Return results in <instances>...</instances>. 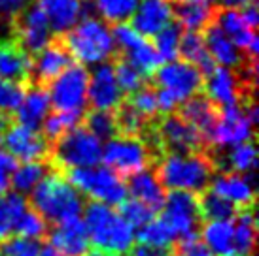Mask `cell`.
<instances>
[{"label": "cell", "mask_w": 259, "mask_h": 256, "mask_svg": "<svg viewBox=\"0 0 259 256\" xmlns=\"http://www.w3.org/2000/svg\"><path fill=\"white\" fill-rule=\"evenodd\" d=\"M178 57H182L184 62L195 66L204 79L210 78L218 68L214 58L210 57V53L206 51L201 32H187V30L182 32L180 43H178Z\"/></svg>", "instance_id": "cell-25"}, {"label": "cell", "mask_w": 259, "mask_h": 256, "mask_svg": "<svg viewBox=\"0 0 259 256\" xmlns=\"http://www.w3.org/2000/svg\"><path fill=\"white\" fill-rule=\"evenodd\" d=\"M148 81L155 89H163L166 93H170L178 104L191 98L193 94L204 93L202 74L195 66L184 62V60L163 64Z\"/></svg>", "instance_id": "cell-11"}, {"label": "cell", "mask_w": 259, "mask_h": 256, "mask_svg": "<svg viewBox=\"0 0 259 256\" xmlns=\"http://www.w3.org/2000/svg\"><path fill=\"white\" fill-rule=\"evenodd\" d=\"M172 10L174 21L187 32H202L210 23H214L220 6L218 4H202V2H168Z\"/></svg>", "instance_id": "cell-23"}, {"label": "cell", "mask_w": 259, "mask_h": 256, "mask_svg": "<svg viewBox=\"0 0 259 256\" xmlns=\"http://www.w3.org/2000/svg\"><path fill=\"white\" fill-rule=\"evenodd\" d=\"M201 34L202 40H204V45H206V51L210 53V57L214 58V62L218 66L238 72L246 68L252 60H257V57H252L244 51L237 49L235 43L229 40V36L216 25V19H214V23H210Z\"/></svg>", "instance_id": "cell-16"}, {"label": "cell", "mask_w": 259, "mask_h": 256, "mask_svg": "<svg viewBox=\"0 0 259 256\" xmlns=\"http://www.w3.org/2000/svg\"><path fill=\"white\" fill-rule=\"evenodd\" d=\"M123 100H125L131 107H135L140 115H144L146 119H155L159 115L157 98H155V87L151 85L150 81H146L138 91H135V93L129 94V96H125Z\"/></svg>", "instance_id": "cell-39"}, {"label": "cell", "mask_w": 259, "mask_h": 256, "mask_svg": "<svg viewBox=\"0 0 259 256\" xmlns=\"http://www.w3.org/2000/svg\"><path fill=\"white\" fill-rule=\"evenodd\" d=\"M102 145L85 128L74 126L51 145L50 164L59 173L74 168H93L101 162Z\"/></svg>", "instance_id": "cell-5"}, {"label": "cell", "mask_w": 259, "mask_h": 256, "mask_svg": "<svg viewBox=\"0 0 259 256\" xmlns=\"http://www.w3.org/2000/svg\"><path fill=\"white\" fill-rule=\"evenodd\" d=\"M15 168H17V160L12 155H8L4 149H0V196L8 194L10 190Z\"/></svg>", "instance_id": "cell-43"}, {"label": "cell", "mask_w": 259, "mask_h": 256, "mask_svg": "<svg viewBox=\"0 0 259 256\" xmlns=\"http://www.w3.org/2000/svg\"><path fill=\"white\" fill-rule=\"evenodd\" d=\"M255 211L240 209L233 221V256H253L255 252Z\"/></svg>", "instance_id": "cell-27"}, {"label": "cell", "mask_w": 259, "mask_h": 256, "mask_svg": "<svg viewBox=\"0 0 259 256\" xmlns=\"http://www.w3.org/2000/svg\"><path fill=\"white\" fill-rule=\"evenodd\" d=\"M161 209H163V215L159 219L170 228L176 241L191 237V235H199L201 215H199L197 194L184 190H170L168 196H165Z\"/></svg>", "instance_id": "cell-10"}, {"label": "cell", "mask_w": 259, "mask_h": 256, "mask_svg": "<svg viewBox=\"0 0 259 256\" xmlns=\"http://www.w3.org/2000/svg\"><path fill=\"white\" fill-rule=\"evenodd\" d=\"M40 241H30L23 237H6L0 241V256H38Z\"/></svg>", "instance_id": "cell-41"}, {"label": "cell", "mask_w": 259, "mask_h": 256, "mask_svg": "<svg viewBox=\"0 0 259 256\" xmlns=\"http://www.w3.org/2000/svg\"><path fill=\"white\" fill-rule=\"evenodd\" d=\"M83 207V224L91 247L110 256H127L135 245V230L123 221L115 209L104 204L87 202Z\"/></svg>", "instance_id": "cell-3"}, {"label": "cell", "mask_w": 259, "mask_h": 256, "mask_svg": "<svg viewBox=\"0 0 259 256\" xmlns=\"http://www.w3.org/2000/svg\"><path fill=\"white\" fill-rule=\"evenodd\" d=\"M127 256H172L170 250L165 249H153V247H146V245H133V249L127 252Z\"/></svg>", "instance_id": "cell-45"}, {"label": "cell", "mask_w": 259, "mask_h": 256, "mask_svg": "<svg viewBox=\"0 0 259 256\" xmlns=\"http://www.w3.org/2000/svg\"><path fill=\"white\" fill-rule=\"evenodd\" d=\"M0 145L8 155L23 162H50L51 147L40 132L14 122L0 138Z\"/></svg>", "instance_id": "cell-13"}, {"label": "cell", "mask_w": 259, "mask_h": 256, "mask_svg": "<svg viewBox=\"0 0 259 256\" xmlns=\"http://www.w3.org/2000/svg\"><path fill=\"white\" fill-rule=\"evenodd\" d=\"M197 200H199V215L206 222L231 221V219H235V215L238 211L231 202L214 194L210 188H206L201 194H197Z\"/></svg>", "instance_id": "cell-30"}, {"label": "cell", "mask_w": 259, "mask_h": 256, "mask_svg": "<svg viewBox=\"0 0 259 256\" xmlns=\"http://www.w3.org/2000/svg\"><path fill=\"white\" fill-rule=\"evenodd\" d=\"M50 247L63 256H85L91 249L85 224L81 219H72L48 230Z\"/></svg>", "instance_id": "cell-19"}, {"label": "cell", "mask_w": 259, "mask_h": 256, "mask_svg": "<svg viewBox=\"0 0 259 256\" xmlns=\"http://www.w3.org/2000/svg\"><path fill=\"white\" fill-rule=\"evenodd\" d=\"M50 94L42 87L29 85L25 87V96H23L19 107L14 111V119L17 124L27 126L30 130H36L42 126V121L50 111Z\"/></svg>", "instance_id": "cell-22"}, {"label": "cell", "mask_w": 259, "mask_h": 256, "mask_svg": "<svg viewBox=\"0 0 259 256\" xmlns=\"http://www.w3.org/2000/svg\"><path fill=\"white\" fill-rule=\"evenodd\" d=\"M66 181L78 192L93 198V202L104 206H119L127 200V185L121 177L106 166H93V168H74L63 173Z\"/></svg>", "instance_id": "cell-6"}, {"label": "cell", "mask_w": 259, "mask_h": 256, "mask_svg": "<svg viewBox=\"0 0 259 256\" xmlns=\"http://www.w3.org/2000/svg\"><path fill=\"white\" fill-rule=\"evenodd\" d=\"M38 256H63V254H59L57 250L53 249V247H50V245H42V247H40V252H38Z\"/></svg>", "instance_id": "cell-49"}, {"label": "cell", "mask_w": 259, "mask_h": 256, "mask_svg": "<svg viewBox=\"0 0 259 256\" xmlns=\"http://www.w3.org/2000/svg\"><path fill=\"white\" fill-rule=\"evenodd\" d=\"M23 96H25V87L0 79V111L14 113L21 104Z\"/></svg>", "instance_id": "cell-42"}, {"label": "cell", "mask_w": 259, "mask_h": 256, "mask_svg": "<svg viewBox=\"0 0 259 256\" xmlns=\"http://www.w3.org/2000/svg\"><path fill=\"white\" fill-rule=\"evenodd\" d=\"M87 100L89 107L95 111H114L123 102V94L115 83L112 64L102 62L93 70V76L87 85Z\"/></svg>", "instance_id": "cell-17"}, {"label": "cell", "mask_w": 259, "mask_h": 256, "mask_svg": "<svg viewBox=\"0 0 259 256\" xmlns=\"http://www.w3.org/2000/svg\"><path fill=\"white\" fill-rule=\"evenodd\" d=\"M27 200L21 194H4L0 196V241L10 237L17 219L27 209Z\"/></svg>", "instance_id": "cell-34"}, {"label": "cell", "mask_w": 259, "mask_h": 256, "mask_svg": "<svg viewBox=\"0 0 259 256\" xmlns=\"http://www.w3.org/2000/svg\"><path fill=\"white\" fill-rule=\"evenodd\" d=\"M95 2V10L110 25H123L131 21L137 12L140 0H91Z\"/></svg>", "instance_id": "cell-33"}, {"label": "cell", "mask_w": 259, "mask_h": 256, "mask_svg": "<svg viewBox=\"0 0 259 256\" xmlns=\"http://www.w3.org/2000/svg\"><path fill=\"white\" fill-rule=\"evenodd\" d=\"M14 230L17 232V237L30 239V241H40L48 235V222L44 221L38 213H34L30 207L25 209V213L17 219Z\"/></svg>", "instance_id": "cell-38"}, {"label": "cell", "mask_w": 259, "mask_h": 256, "mask_svg": "<svg viewBox=\"0 0 259 256\" xmlns=\"http://www.w3.org/2000/svg\"><path fill=\"white\" fill-rule=\"evenodd\" d=\"M176 115L186 122H189L201 134L202 142L206 145V153H208L210 140H212V134H214L218 119H220V107L204 93H199L178 104Z\"/></svg>", "instance_id": "cell-15"}, {"label": "cell", "mask_w": 259, "mask_h": 256, "mask_svg": "<svg viewBox=\"0 0 259 256\" xmlns=\"http://www.w3.org/2000/svg\"><path fill=\"white\" fill-rule=\"evenodd\" d=\"M55 34H65L76 27L83 0H34Z\"/></svg>", "instance_id": "cell-24"}, {"label": "cell", "mask_w": 259, "mask_h": 256, "mask_svg": "<svg viewBox=\"0 0 259 256\" xmlns=\"http://www.w3.org/2000/svg\"><path fill=\"white\" fill-rule=\"evenodd\" d=\"M81 126L85 128L87 132H91L99 142H101V140L110 142V140L117 138L112 111H95V109H85L83 119H81Z\"/></svg>", "instance_id": "cell-36"}, {"label": "cell", "mask_w": 259, "mask_h": 256, "mask_svg": "<svg viewBox=\"0 0 259 256\" xmlns=\"http://www.w3.org/2000/svg\"><path fill=\"white\" fill-rule=\"evenodd\" d=\"M101 160L106 164L108 170L123 179L144 170H151V166H155L157 162V158L153 157V153L142 140L121 136L106 142V145L102 147Z\"/></svg>", "instance_id": "cell-7"}, {"label": "cell", "mask_w": 259, "mask_h": 256, "mask_svg": "<svg viewBox=\"0 0 259 256\" xmlns=\"http://www.w3.org/2000/svg\"><path fill=\"white\" fill-rule=\"evenodd\" d=\"M110 64H112V70H114L115 83L119 87L121 94H125V96H129V94H133L135 91H138V89L148 81L127 58L123 57L119 51L110 58ZM125 96H123V98H125Z\"/></svg>", "instance_id": "cell-31"}, {"label": "cell", "mask_w": 259, "mask_h": 256, "mask_svg": "<svg viewBox=\"0 0 259 256\" xmlns=\"http://www.w3.org/2000/svg\"><path fill=\"white\" fill-rule=\"evenodd\" d=\"M216 166L206 153L197 155H165L155 164L159 185L168 190H184L191 194L204 192L216 177Z\"/></svg>", "instance_id": "cell-2"}, {"label": "cell", "mask_w": 259, "mask_h": 256, "mask_svg": "<svg viewBox=\"0 0 259 256\" xmlns=\"http://www.w3.org/2000/svg\"><path fill=\"white\" fill-rule=\"evenodd\" d=\"M74 64V58L66 47L63 34H53L48 45L44 47L36 57H32V68H30L29 85L42 87L48 91V87L63 74V72Z\"/></svg>", "instance_id": "cell-12"}, {"label": "cell", "mask_w": 259, "mask_h": 256, "mask_svg": "<svg viewBox=\"0 0 259 256\" xmlns=\"http://www.w3.org/2000/svg\"><path fill=\"white\" fill-rule=\"evenodd\" d=\"M53 170L50 162H23L15 168L12 175V186L15 188V194H27L32 192V188L42 181L50 171Z\"/></svg>", "instance_id": "cell-32"}, {"label": "cell", "mask_w": 259, "mask_h": 256, "mask_svg": "<svg viewBox=\"0 0 259 256\" xmlns=\"http://www.w3.org/2000/svg\"><path fill=\"white\" fill-rule=\"evenodd\" d=\"M170 21L172 10L168 0H140L129 27L142 38H153Z\"/></svg>", "instance_id": "cell-20"}, {"label": "cell", "mask_w": 259, "mask_h": 256, "mask_svg": "<svg viewBox=\"0 0 259 256\" xmlns=\"http://www.w3.org/2000/svg\"><path fill=\"white\" fill-rule=\"evenodd\" d=\"M112 115H114L115 132L121 138H138V140H142V136L146 134L150 122L153 121V119H146L144 115H140L125 100L112 111Z\"/></svg>", "instance_id": "cell-29"}, {"label": "cell", "mask_w": 259, "mask_h": 256, "mask_svg": "<svg viewBox=\"0 0 259 256\" xmlns=\"http://www.w3.org/2000/svg\"><path fill=\"white\" fill-rule=\"evenodd\" d=\"M137 237L140 245L153 247V249H165V250H168V247H172L174 241H176V237L170 232V228L166 226L161 219H153L146 226L140 228Z\"/></svg>", "instance_id": "cell-35"}, {"label": "cell", "mask_w": 259, "mask_h": 256, "mask_svg": "<svg viewBox=\"0 0 259 256\" xmlns=\"http://www.w3.org/2000/svg\"><path fill=\"white\" fill-rule=\"evenodd\" d=\"M27 4H29V0H0V15L10 19L12 15L21 12Z\"/></svg>", "instance_id": "cell-44"}, {"label": "cell", "mask_w": 259, "mask_h": 256, "mask_svg": "<svg viewBox=\"0 0 259 256\" xmlns=\"http://www.w3.org/2000/svg\"><path fill=\"white\" fill-rule=\"evenodd\" d=\"M89 72L83 64L74 62L59 76L50 87L51 106L55 111H85Z\"/></svg>", "instance_id": "cell-9"}, {"label": "cell", "mask_w": 259, "mask_h": 256, "mask_svg": "<svg viewBox=\"0 0 259 256\" xmlns=\"http://www.w3.org/2000/svg\"><path fill=\"white\" fill-rule=\"evenodd\" d=\"M238 14H240V17H242V21H244L252 30L257 27L259 17H257V4H255V2L248 4V6H244V8H240Z\"/></svg>", "instance_id": "cell-46"}, {"label": "cell", "mask_w": 259, "mask_h": 256, "mask_svg": "<svg viewBox=\"0 0 259 256\" xmlns=\"http://www.w3.org/2000/svg\"><path fill=\"white\" fill-rule=\"evenodd\" d=\"M246 142H255V126L246 119L244 111L238 106L222 107L216 130L210 140L208 153L220 151L222 147H235Z\"/></svg>", "instance_id": "cell-14"}, {"label": "cell", "mask_w": 259, "mask_h": 256, "mask_svg": "<svg viewBox=\"0 0 259 256\" xmlns=\"http://www.w3.org/2000/svg\"><path fill=\"white\" fill-rule=\"evenodd\" d=\"M182 32H184V29L176 21H170L157 36H153L155 38V51L159 53L161 60L174 62L178 58V43H180Z\"/></svg>", "instance_id": "cell-37"}, {"label": "cell", "mask_w": 259, "mask_h": 256, "mask_svg": "<svg viewBox=\"0 0 259 256\" xmlns=\"http://www.w3.org/2000/svg\"><path fill=\"white\" fill-rule=\"evenodd\" d=\"M253 175H238V173H220L212 179L210 190L231 202L233 206L240 209H253L255 207V190L252 185Z\"/></svg>", "instance_id": "cell-21"}, {"label": "cell", "mask_w": 259, "mask_h": 256, "mask_svg": "<svg viewBox=\"0 0 259 256\" xmlns=\"http://www.w3.org/2000/svg\"><path fill=\"white\" fill-rule=\"evenodd\" d=\"M255 0H220L222 8H229V10H237V8H244L248 4H252Z\"/></svg>", "instance_id": "cell-48"}, {"label": "cell", "mask_w": 259, "mask_h": 256, "mask_svg": "<svg viewBox=\"0 0 259 256\" xmlns=\"http://www.w3.org/2000/svg\"><path fill=\"white\" fill-rule=\"evenodd\" d=\"M201 243L214 256H233V222H206L201 230Z\"/></svg>", "instance_id": "cell-28"}, {"label": "cell", "mask_w": 259, "mask_h": 256, "mask_svg": "<svg viewBox=\"0 0 259 256\" xmlns=\"http://www.w3.org/2000/svg\"><path fill=\"white\" fill-rule=\"evenodd\" d=\"M29 202L30 209L51 224H63L66 221L79 219V213L83 211L81 194L57 170H51L32 188Z\"/></svg>", "instance_id": "cell-1"}, {"label": "cell", "mask_w": 259, "mask_h": 256, "mask_svg": "<svg viewBox=\"0 0 259 256\" xmlns=\"http://www.w3.org/2000/svg\"><path fill=\"white\" fill-rule=\"evenodd\" d=\"M32 58L25 53L19 43L12 36L0 38V79L15 83V85L29 87Z\"/></svg>", "instance_id": "cell-18"}, {"label": "cell", "mask_w": 259, "mask_h": 256, "mask_svg": "<svg viewBox=\"0 0 259 256\" xmlns=\"http://www.w3.org/2000/svg\"><path fill=\"white\" fill-rule=\"evenodd\" d=\"M63 38L74 62L83 64V66L104 62L117 53L112 30L99 17L81 19L74 29L65 32Z\"/></svg>", "instance_id": "cell-4"}, {"label": "cell", "mask_w": 259, "mask_h": 256, "mask_svg": "<svg viewBox=\"0 0 259 256\" xmlns=\"http://www.w3.org/2000/svg\"><path fill=\"white\" fill-rule=\"evenodd\" d=\"M8 36H12L30 58L48 45L51 40L50 23L36 2H29L21 12L8 19Z\"/></svg>", "instance_id": "cell-8"}, {"label": "cell", "mask_w": 259, "mask_h": 256, "mask_svg": "<svg viewBox=\"0 0 259 256\" xmlns=\"http://www.w3.org/2000/svg\"><path fill=\"white\" fill-rule=\"evenodd\" d=\"M15 122L14 113H6V111H0V138L6 134V130Z\"/></svg>", "instance_id": "cell-47"}, {"label": "cell", "mask_w": 259, "mask_h": 256, "mask_svg": "<svg viewBox=\"0 0 259 256\" xmlns=\"http://www.w3.org/2000/svg\"><path fill=\"white\" fill-rule=\"evenodd\" d=\"M117 213L131 228H142L155 219V211H151L150 207L137 200H125L123 204H119Z\"/></svg>", "instance_id": "cell-40"}, {"label": "cell", "mask_w": 259, "mask_h": 256, "mask_svg": "<svg viewBox=\"0 0 259 256\" xmlns=\"http://www.w3.org/2000/svg\"><path fill=\"white\" fill-rule=\"evenodd\" d=\"M127 179H129V183H125V185H127V192L133 194V200L144 204L151 211L157 213L165 202V192H163V186L159 185L153 170H144Z\"/></svg>", "instance_id": "cell-26"}]
</instances>
